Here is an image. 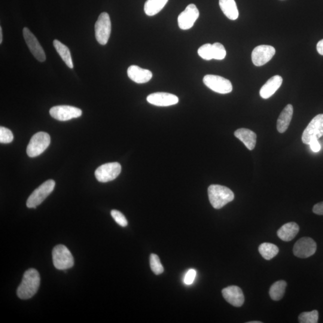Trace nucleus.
<instances>
[{"label": "nucleus", "mask_w": 323, "mask_h": 323, "mask_svg": "<svg viewBox=\"0 0 323 323\" xmlns=\"http://www.w3.org/2000/svg\"><path fill=\"white\" fill-rule=\"evenodd\" d=\"M52 117L58 120L67 121L80 117V109L70 106H58L51 108L50 111Z\"/></svg>", "instance_id": "9d476101"}, {"label": "nucleus", "mask_w": 323, "mask_h": 323, "mask_svg": "<svg viewBox=\"0 0 323 323\" xmlns=\"http://www.w3.org/2000/svg\"><path fill=\"white\" fill-rule=\"evenodd\" d=\"M23 36L30 52L40 62H44L46 56L44 48L38 41V38L33 34L31 31L26 27L23 29Z\"/></svg>", "instance_id": "f8f14e48"}, {"label": "nucleus", "mask_w": 323, "mask_h": 323, "mask_svg": "<svg viewBox=\"0 0 323 323\" xmlns=\"http://www.w3.org/2000/svg\"><path fill=\"white\" fill-rule=\"evenodd\" d=\"M168 0H148L144 4L145 14L149 16H153L162 10Z\"/></svg>", "instance_id": "5701e85b"}, {"label": "nucleus", "mask_w": 323, "mask_h": 323, "mask_svg": "<svg viewBox=\"0 0 323 323\" xmlns=\"http://www.w3.org/2000/svg\"><path fill=\"white\" fill-rule=\"evenodd\" d=\"M196 275V270H188L186 274V276H184L185 284L187 285L192 284Z\"/></svg>", "instance_id": "473e14b6"}, {"label": "nucleus", "mask_w": 323, "mask_h": 323, "mask_svg": "<svg viewBox=\"0 0 323 323\" xmlns=\"http://www.w3.org/2000/svg\"><path fill=\"white\" fill-rule=\"evenodd\" d=\"M316 50H318L319 54L323 56V39L319 41L318 45H316Z\"/></svg>", "instance_id": "c9c22d12"}, {"label": "nucleus", "mask_w": 323, "mask_h": 323, "mask_svg": "<svg viewBox=\"0 0 323 323\" xmlns=\"http://www.w3.org/2000/svg\"><path fill=\"white\" fill-rule=\"evenodd\" d=\"M316 251V242L309 237H304L298 240L294 248V256L302 258L312 256Z\"/></svg>", "instance_id": "9b49d317"}, {"label": "nucleus", "mask_w": 323, "mask_h": 323, "mask_svg": "<svg viewBox=\"0 0 323 323\" xmlns=\"http://www.w3.org/2000/svg\"><path fill=\"white\" fill-rule=\"evenodd\" d=\"M127 73L131 80L138 84L147 83L153 77L152 72L148 70L143 69L136 66H130Z\"/></svg>", "instance_id": "f3484780"}, {"label": "nucleus", "mask_w": 323, "mask_h": 323, "mask_svg": "<svg viewBox=\"0 0 323 323\" xmlns=\"http://www.w3.org/2000/svg\"><path fill=\"white\" fill-rule=\"evenodd\" d=\"M40 284V276L38 270L30 269L23 276L22 282L18 288L17 294L21 300L32 298L38 292Z\"/></svg>", "instance_id": "f257e3e1"}, {"label": "nucleus", "mask_w": 323, "mask_h": 323, "mask_svg": "<svg viewBox=\"0 0 323 323\" xmlns=\"http://www.w3.org/2000/svg\"><path fill=\"white\" fill-rule=\"evenodd\" d=\"M248 323H262V322H258V321H256V322H248Z\"/></svg>", "instance_id": "4c0bfd02"}, {"label": "nucleus", "mask_w": 323, "mask_h": 323, "mask_svg": "<svg viewBox=\"0 0 323 323\" xmlns=\"http://www.w3.org/2000/svg\"><path fill=\"white\" fill-rule=\"evenodd\" d=\"M234 135L244 143L248 150H252L255 148L257 136L254 131L246 128H240L236 130Z\"/></svg>", "instance_id": "6ab92c4d"}, {"label": "nucleus", "mask_w": 323, "mask_h": 323, "mask_svg": "<svg viewBox=\"0 0 323 323\" xmlns=\"http://www.w3.org/2000/svg\"><path fill=\"white\" fill-rule=\"evenodd\" d=\"M312 211L316 214L323 216V202L316 204Z\"/></svg>", "instance_id": "f704fd0d"}, {"label": "nucleus", "mask_w": 323, "mask_h": 323, "mask_svg": "<svg viewBox=\"0 0 323 323\" xmlns=\"http://www.w3.org/2000/svg\"><path fill=\"white\" fill-rule=\"evenodd\" d=\"M150 265L152 270L156 275H160V274L164 272V267L158 255L151 254L150 256Z\"/></svg>", "instance_id": "cd10ccee"}, {"label": "nucleus", "mask_w": 323, "mask_h": 323, "mask_svg": "<svg viewBox=\"0 0 323 323\" xmlns=\"http://www.w3.org/2000/svg\"><path fill=\"white\" fill-rule=\"evenodd\" d=\"M112 23L109 14L106 12L100 14L95 25L96 38L100 44H108L111 34Z\"/></svg>", "instance_id": "423d86ee"}, {"label": "nucleus", "mask_w": 323, "mask_h": 323, "mask_svg": "<svg viewBox=\"0 0 323 323\" xmlns=\"http://www.w3.org/2000/svg\"><path fill=\"white\" fill-rule=\"evenodd\" d=\"M147 100L151 104L159 106L176 105L179 102L178 96L173 94L166 92L152 94L148 96Z\"/></svg>", "instance_id": "2eb2a0df"}, {"label": "nucleus", "mask_w": 323, "mask_h": 323, "mask_svg": "<svg viewBox=\"0 0 323 323\" xmlns=\"http://www.w3.org/2000/svg\"><path fill=\"white\" fill-rule=\"evenodd\" d=\"M275 54V48L271 46H258L252 52V62L257 66H264L272 58Z\"/></svg>", "instance_id": "ddd939ff"}, {"label": "nucleus", "mask_w": 323, "mask_h": 323, "mask_svg": "<svg viewBox=\"0 0 323 323\" xmlns=\"http://www.w3.org/2000/svg\"><path fill=\"white\" fill-rule=\"evenodd\" d=\"M300 231V227L294 222H289L280 228L277 236L284 242H290L294 240Z\"/></svg>", "instance_id": "412c9836"}, {"label": "nucleus", "mask_w": 323, "mask_h": 323, "mask_svg": "<svg viewBox=\"0 0 323 323\" xmlns=\"http://www.w3.org/2000/svg\"><path fill=\"white\" fill-rule=\"evenodd\" d=\"M210 203L213 208L220 209L234 200V194L224 186L212 184L208 188Z\"/></svg>", "instance_id": "f03ea898"}, {"label": "nucleus", "mask_w": 323, "mask_h": 323, "mask_svg": "<svg viewBox=\"0 0 323 323\" xmlns=\"http://www.w3.org/2000/svg\"><path fill=\"white\" fill-rule=\"evenodd\" d=\"M212 45L213 59L217 60L224 59L226 56V51L224 45L220 42H215Z\"/></svg>", "instance_id": "c85d7f7f"}, {"label": "nucleus", "mask_w": 323, "mask_h": 323, "mask_svg": "<svg viewBox=\"0 0 323 323\" xmlns=\"http://www.w3.org/2000/svg\"><path fill=\"white\" fill-rule=\"evenodd\" d=\"M111 215L112 218L120 226L126 227L128 225V221L124 216L122 213L118 211V210H112L111 212Z\"/></svg>", "instance_id": "2f4dec72"}, {"label": "nucleus", "mask_w": 323, "mask_h": 323, "mask_svg": "<svg viewBox=\"0 0 323 323\" xmlns=\"http://www.w3.org/2000/svg\"><path fill=\"white\" fill-rule=\"evenodd\" d=\"M310 148L314 152H318L321 150V146L318 140H313L310 143Z\"/></svg>", "instance_id": "72a5a7b5"}, {"label": "nucleus", "mask_w": 323, "mask_h": 323, "mask_svg": "<svg viewBox=\"0 0 323 323\" xmlns=\"http://www.w3.org/2000/svg\"><path fill=\"white\" fill-rule=\"evenodd\" d=\"M323 136V114H320L310 121L304 131L302 140L304 144H310L313 140H318Z\"/></svg>", "instance_id": "6e6552de"}, {"label": "nucleus", "mask_w": 323, "mask_h": 323, "mask_svg": "<svg viewBox=\"0 0 323 323\" xmlns=\"http://www.w3.org/2000/svg\"><path fill=\"white\" fill-rule=\"evenodd\" d=\"M292 114L294 108L291 104L288 105L283 110L276 124L277 130L280 133H284L287 130L292 120Z\"/></svg>", "instance_id": "aec40b11"}, {"label": "nucleus", "mask_w": 323, "mask_h": 323, "mask_svg": "<svg viewBox=\"0 0 323 323\" xmlns=\"http://www.w3.org/2000/svg\"><path fill=\"white\" fill-rule=\"evenodd\" d=\"M258 252L265 260H270L278 254L279 248L274 244L264 242L259 246Z\"/></svg>", "instance_id": "393cba45"}, {"label": "nucleus", "mask_w": 323, "mask_h": 323, "mask_svg": "<svg viewBox=\"0 0 323 323\" xmlns=\"http://www.w3.org/2000/svg\"><path fill=\"white\" fill-rule=\"evenodd\" d=\"M56 182L53 180H48L33 192L28 198L26 202V206L29 208H36V206L40 205L48 195L52 192Z\"/></svg>", "instance_id": "39448f33"}, {"label": "nucleus", "mask_w": 323, "mask_h": 323, "mask_svg": "<svg viewBox=\"0 0 323 323\" xmlns=\"http://www.w3.org/2000/svg\"><path fill=\"white\" fill-rule=\"evenodd\" d=\"M50 144V137L48 133H36L30 140L26 148L27 154L30 158L38 156L46 150Z\"/></svg>", "instance_id": "7ed1b4c3"}, {"label": "nucleus", "mask_w": 323, "mask_h": 323, "mask_svg": "<svg viewBox=\"0 0 323 323\" xmlns=\"http://www.w3.org/2000/svg\"><path fill=\"white\" fill-rule=\"evenodd\" d=\"M122 167L120 164L111 162L102 164L98 168L95 176L98 181L106 182L114 180L120 174Z\"/></svg>", "instance_id": "1a4fd4ad"}, {"label": "nucleus", "mask_w": 323, "mask_h": 323, "mask_svg": "<svg viewBox=\"0 0 323 323\" xmlns=\"http://www.w3.org/2000/svg\"><path fill=\"white\" fill-rule=\"evenodd\" d=\"M222 294L228 303L236 307H240L244 303V296L239 287L232 286L224 289Z\"/></svg>", "instance_id": "dca6fc26"}, {"label": "nucleus", "mask_w": 323, "mask_h": 323, "mask_svg": "<svg viewBox=\"0 0 323 323\" xmlns=\"http://www.w3.org/2000/svg\"><path fill=\"white\" fill-rule=\"evenodd\" d=\"M54 46L56 48L57 52L59 54L60 56L62 57L63 62L66 64V65L70 68H73L74 65L72 58L71 53L68 47L62 42L54 40Z\"/></svg>", "instance_id": "b1692460"}, {"label": "nucleus", "mask_w": 323, "mask_h": 323, "mask_svg": "<svg viewBox=\"0 0 323 323\" xmlns=\"http://www.w3.org/2000/svg\"><path fill=\"white\" fill-rule=\"evenodd\" d=\"M13 133L10 130L4 127L0 128V142L4 144H8L13 142Z\"/></svg>", "instance_id": "7c9ffc66"}, {"label": "nucleus", "mask_w": 323, "mask_h": 323, "mask_svg": "<svg viewBox=\"0 0 323 323\" xmlns=\"http://www.w3.org/2000/svg\"><path fill=\"white\" fill-rule=\"evenodd\" d=\"M318 312L314 310L310 312L301 313L298 319L300 323H316L318 322Z\"/></svg>", "instance_id": "bb28decb"}, {"label": "nucleus", "mask_w": 323, "mask_h": 323, "mask_svg": "<svg viewBox=\"0 0 323 323\" xmlns=\"http://www.w3.org/2000/svg\"><path fill=\"white\" fill-rule=\"evenodd\" d=\"M203 82L209 89L220 94H226L233 90L231 82L221 76L208 74L204 78Z\"/></svg>", "instance_id": "0eeeda50"}, {"label": "nucleus", "mask_w": 323, "mask_h": 323, "mask_svg": "<svg viewBox=\"0 0 323 323\" xmlns=\"http://www.w3.org/2000/svg\"><path fill=\"white\" fill-rule=\"evenodd\" d=\"M200 16V12L194 4L188 6L185 10L179 14L178 24L179 28L188 30L192 28Z\"/></svg>", "instance_id": "4468645a"}, {"label": "nucleus", "mask_w": 323, "mask_h": 323, "mask_svg": "<svg viewBox=\"0 0 323 323\" xmlns=\"http://www.w3.org/2000/svg\"><path fill=\"white\" fill-rule=\"evenodd\" d=\"M286 287H287V282L284 280H280L274 283L270 290V298L275 301L281 300L284 296Z\"/></svg>", "instance_id": "a878e982"}, {"label": "nucleus", "mask_w": 323, "mask_h": 323, "mask_svg": "<svg viewBox=\"0 0 323 323\" xmlns=\"http://www.w3.org/2000/svg\"><path fill=\"white\" fill-rule=\"evenodd\" d=\"M198 53L204 60H212V45L209 44L202 45L198 50Z\"/></svg>", "instance_id": "c756f323"}, {"label": "nucleus", "mask_w": 323, "mask_h": 323, "mask_svg": "<svg viewBox=\"0 0 323 323\" xmlns=\"http://www.w3.org/2000/svg\"><path fill=\"white\" fill-rule=\"evenodd\" d=\"M282 84V78L276 75L273 76L262 87L260 96L264 99L270 98L279 89Z\"/></svg>", "instance_id": "a211bd4d"}, {"label": "nucleus", "mask_w": 323, "mask_h": 323, "mask_svg": "<svg viewBox=\"0 0 323 323\" xmlns=\"http://www.w3.org/2000/svg\"><path fill=\"white\" fill-rule=\"evenodd\" d=\"M52 258L54 266L58 270H68L74 266V258L65 246L60 244L54 248Z\"/></svg>", "instance_id": "20e7f679"}, {"label": "nucleus", "mask_w": 323, "mask_h": 323, "mask_svg": "<svg viewBox=\"0 0 323 323\" xmlns=\"http://www.w3.org/2000/svg\"><path fill=\"white\" fill-rule=\"evenodd\" d=\"M219 5L222 12L228 19L234 20L239 16V12L234 0H219Z\"/></svg>", "instance_id": "4be33fe9"}, {"label": "nucleus", "mask_w": 323, "mask_h": 323, "mask_svg": "<svg viewBox=\"0 0 323 323\" xmlns=\"http://www.w3.org/2000/svg\"><path fill=\"white\" fill-rule=\"evenodd\" d=\"M2 27H0V44H2Z\"/></svg>", "instance_id": "e433bc0d"}]
</instances>
